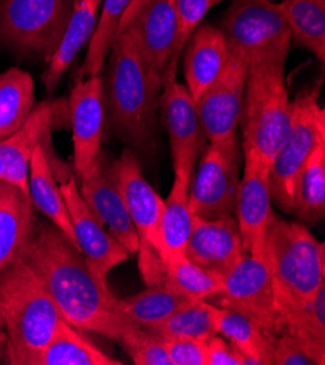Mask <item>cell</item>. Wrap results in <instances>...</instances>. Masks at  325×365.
Returning a JSON list of instances; mask_svg holds the SVG:
<instances>
[{
  "label": "cell",
  "mask_w": 325,
  "mask_h": 365,
  "mask_svg": "<svg viewBox=\"0 0 325 365\" xmlns=\"http://www.w3.org/2000/svg\"><path fill=\"white\" fill-rule=\"evenodd\" d=\"M105 63L104 91L116 133L133 149L152 152L162 92L161 73L140 54L127 34H117Z\"/></svg>",
  "instance_id": "7a4b0ae2"
},
{
  "label": "cell",
  "mask_w": 325,
  "mask_h": 365,
  "mask_svg": "<svg viewBox=\"0 0 325 365\" xmlns=\"http://www.w3.org/2000/svg\"><path fill=\"white\" fill-rule=\"evenodd\" d=\"M119 344L136 365H171L162 341L139 324L127 329Z\"/></svg>",
  "instance_id": "8d00e7d4"
},
{
  "label": "cell",
  "mask_w": 325,
  "mask_h": 365,
  "mask_svg": "<svg viewBox=\"0 0 325 365\" xmlns=\"http://www.w3.org/2000/svg\"><path fill=\"white\" fill-rule=\"evenodd\" d=\"M292 212L306 225H316L325 217V140L321 141L301 169Z\"/></svg>",
  "instance_id": "4dcf8cb0"
},
{
  "label": "cell",
  "mask_w": 325,
  "mask_h": 365,
  "mask_svg": "<svg viewBox=\"0 0 325 365\" xmlns=\"http://www.w3.org/2000/svg\"><path fill=\"white\" fill-rule=\"evenodd\" d=\"M229 54L228 40L219 26L201 22L190 35L181 57L186 88L194 102L221 76Z\"/></svg>",
  "instance_id": "ffe728a7"
},
{
  "label": "cell",
  "mask_w": 325,
  "mask_h": 365,
  "mask_svg": "<svg viewBox=\"0 0 325 365\" xmlns=\"http://www.w3.org/2000/svg\"><path fill=\"white\" fill-rule=\"evenodd\" d=\"M271 365H315L302 346L289 335L279 334L271 345Z\"/></svg>",
  "instance_id": "f35d334b"
},
{
  "label": "cell",
  "mask_w": 325,
  "mask_h": 365,
  "mask_svg": "<svg viewBox=\"0 0 325 365\" xmlns=\"http://www.w3.org/2000/svg\"><path fill=\"white\" fill-rule=\"evenodd\" d=\"M92 2L99 8V6H101V4H102V0H92Z\"/></svg>",
  "instance_id": "b9f144b4"
},
{
  "label": "cell",
  "mask_w": 325,
  "mask_h": 365,
  "mask_svg": "<svg viewBox=\"0 0 325 365\" xmlns=\"http://www.w3.org/2000/svg\"><path fill=\"white\" fill-rule=\"evenodd\" d=\"M319 86L298 95L292 120L281 148L270 163L271 201L284 212H292L298 175L316 145L325 140V109L318 103Z\"/></svg>",
  "instance_id": "ba28073f"
},
{
  "label": "cell",
  "mask_w": 325,
  "mask_h": 365,
  "mask_svg": "<svg viewBox=\"0 0 325 365\" xmlns=\"http://www.w3.org/2000/svg\"><path fill=\"white\" fill-rule=\"evenodd\" d=\"M117 34H127L140 54L162 76L176 43L174 0H130Z\"/></svg>",
  "instance_id": "4fadbf2b"
},
{
  "label": "cell",
  "mask_w": 325,
  "mask_h": 365,
  "mask_svg": "<svg viewBox=\"0 0 325 365\" xmlns=\"http://www.w3.org/2000/svg\"><path fill=\"white\" fill-rule=\"evenodd\" d=\"M191 299L178 293L162 277L158 282L148 285L140 293L119 299V309L129 320L143 329H154Z\"/></svg>",
  "instance_id": "83f0119b"
},
{
  "label": "cell",
  "mask_w": 325,
  "mask_h": 365,
  "mask_svg": "<svg viewBox=\"0 0 325 365\" xmlns=\"http://www.w3.org/2000/svg\"><path fill=\"white\" fill-rule=\"evenodd\" d=\"M159 339L165 346L171 365H206V342L187 338Z\"/></svg>",
  "instance_id": "74e56055"
},
{
  "label": "cell",
  "mask_w": 325,
  "mask_h": 365,
  "mask_svg": "<svg viewBox=\"0 0 325 365\" xmlns=\"http://www.w3.org/2000/svg\"><path fill=\"white\" fill-rule=\"evenodd\" d=\"M69 16L66 0H0V40L50 58Z\"/></svg>",
  "instance_id": "30bf717a"
},
{
  "label": "cell",
  "mask_w": 325,
  "mask_h": 365,
  "mask_svg": "<svg viewBox=\"0 0 325 365\" xmlns=\"http://www.w3.org/2000/svg\"><path fill=\"white\" fill-rule=\"evenodd\" d=\"M111 163L108 155L101 152L92 172L81 180L79 192L104 227H108V233L120 242L131 257L139 250V236L116 185Z\"/></svg>",
  "instance_id": "ac0fdd59"
},
{
  "label": "cell",
  "mask_w": 325,
  "mask_h": 365,
  "mask_svg": "<svg viewBox=\"0 0 325 365\" xmlns=\"http://www.w3.org/2000/svg\"><path fill=\"white\" fill-rule=\"evenodd\" d=\"M0 312L6 334V364L39 365L63 316L19 255L0 272Z\"/></svg>",
  "instance_id": "3957f363"
},
{
  "label": "cell",
  "mask_w": 325,
  "mask_h": 365,
  "mask_svg": "<svg viewBox=\"0 0 325 365\" xmlns=\"http://www.w3.org/2000/svg\"><path fill=\"white\" fill-rule=\"evenodd\" d=\"M70 121L74 134V169L82 180L92 172L102 152L105 91L99 75L79 79L71 89Z\"/></svg>",
  "instance_id": "e0dca14e"
},
{
  "label": "cell",
  "mask_w": 325,
  "mask_h": 365,
  "mask_svg": "<svg viewBox=\"0 0 325 365\" xmlns=\"http://www.w3.org/2000/svg\"><path fill=\"white\" fill-rule=\"evenodd\" d=\"M19 257L37 275L63 319L81 331L119 342L133 323L119 309V297L89 268L82 252L54 225L35 215Z\"/></svg>",
  "instance_id": "6da1fadb"
},
{
  "label": "cell",
  "mask_w": 325,
  "mask_h": 365,
  "mask_svg": "<svg viewBox=\"0 0 325 365\" xmlns=\"http://www.w3.org/2000/svg\"><path fill=\"white\" fill-rule=\"evenodd\" d=\"M216 334L229 341L248 361V365H271L274 338L249 317L210 303Z\"/></svg>",
  "instance_id": "484cf974"
},
{
  "label": "cell",
  "mask_w": 325,
  "mask_h": 365,
  "mask_svg": "<svg viewBox=\"0 0 325 365\" xmlns=\"http://www.w3.org/2000/svg\"><path fill=\"white\" fill-rule=\"evenodd\" d=\"M159 114L169 138L174 172L193 175L209 141L203 133L193 96L176 78L162 82Z\"/></svg>",
  "instance_id": "7c38bea8"
},
{
  "label": "cell",
  "mask_w": 325,
  "mask_h": 365,
  "mask_svg": "<svg viewBox=\"0 0 325 365\" xmlns=\"http://www.w3.org/2000/svg\"><path fill=\"white\" fill-rule=\"evenodd\" d=\"M116 185L124 200L129 215L139 236V268L146 285L158 282L165 274L162 262L161 217L164 200L141 173L133 150L111 163Z\"/></svg>",
  "instance_id": "8992f818"
},
{
  "label": "cell",
  "mask_w": 325,
  "mask_h": 365,
  "mask_svg": "<svg viewBox=\"0 0 325 365\" xmlns=\"http://www.w3.org/2000/svg\"><path fill=\"white\" fill-rule=\"evenodd\" d=\"M129 4L130 0H102L101 14L96 19L95 31L79 70L81 79L96 76L102 71L111 46L117 38L120 19Z\"/></svg>",
  "instance_id": "d6a6232c"
},
{
  "label": "cell",
  "mask_w": 325,
  "mask_h": 365,
  "mask_svg": "<svg viewBox=\"0 0 325 365\" xmlns=\"http://www.w3.org/2000/svg\"><path fill=\"white\" fill-rule=\"evenodd\" d=\"M279 334L292 336L315 365L325 364V282L308 304L279 317Z\"/></svg>",
  "instance_id": "4316f807"
},
{
  "label": "cell",
  "mask_w": 325,
  "mask_h": 365,
  "mask_svg": "<svg viewBox=\"0 0 325 365\" xmlns=\"http://www.w3.org/2000/svg\"><path fill=\"white\" fill-rule=\"evenodd\" d=\"M164 278L178 293L191 300H210L222 288V277L183 257L165 265Z\"/></svg>",
  "instance_id": "e575fe53"
},
{
  "label": "cell",
  "mask_w": 325,
  "mask_h": 365,
  "mask_svg": "<svg viewBox=\"0 0 325 365\" xmlns=\"http://www.w3.org/2000/svg\"><path fill=\"white\" fill-rule=\"evenodd\" d=\"M190 173L174 172V184L164 200L161 217V240L164 265L186 257L187 242L193 229L194 215L189 204Z\"/></svg>",
  "instance_id": "603a6c76"
},
{
  "label": "cell",
  "mask_w": 325,
  "mask_h": 365,
  "mask_svg": "<svg viewBox=\"0 0 325 365\" xmlns=\"http://www.w3.org/2000/svg\"><path fill=\"white\" fill-rule=\"evenodd\" d=\"M159 338H187L207 342L218 335L210 312V303L206 300H190L175 310L168 319L154 329H149Z\"/></svg>",
  "instance_id": "836d02e7"
},
{
  "label": "cell",
  "mask_w": 325,
  "mask_h": 365,
  "mask_svg": "<svg viewBox=\"0 0 325 365\" xmlns=\"http://www.w3.org/2000/svg\"><path fill=\"white\" fill-rule=\"evenodd\" d=\"M28 188L32 207L35 210H39L51 225H54L71 243H74L75 247L79 249L74 235V229H71L67 207L60 185L56 184L53 168L43 145V141L35 148L31 158Z\"/></svg>",
  "instance_id": "cb8c5ba5"
},
{
  "label": "cell",
  "mask_w": 325,
  "mask_h": 365,
  "mask_svg": "<svg viewBox=\"0 0 325 365\" xmlns=\"http://www.w3.org/2000/svg\"><path fill=\"white\" fill-rule=\"evenodd\" d=\"M239 165L241 143L238 135L221 143H207L189 187V204L193 215L214 218L235 212L241 180Z\"/></svg>",
  "instance_id": "9c48e42d"
},
{
  "label": "cell",
  "mask_w": 325,
  "mask_h": 365,
  "mask_svg": "<svg viewBox=\"0 0 325 365\" xmlns=\"http://www.w3.org/2000/svg\"><path fill=\"white\" fill-rule=\"evenodd\" d=\"M263 258L269 267L279 317L308 304L325 282V247L304 223L276 212L266 235Z\"/></svg>",
  "instance_id": "277c9868"
},
{
  "label": "cell",
  "mask_w": 325,
  "mask_h": 365,
  "mask_svg": "<svg viewBox=\"0 0 325 365\" xmlns=\"http://www.w3.org/2000/svg\"><path fill=\"white\" fill-rule=\"evenodd\" d=\"M34 108V79L29 73L18 67L0 73V140L19 130Z\"/></svg>",
  "instance_id": "1f68e13d"
},
{
  "label": "cell",
  "mask_w": 325,
  "mask_h": 365,
  "mask_svg": "<svg viewBox=\"0 0 325 365\" xmlns=\"http://www.w3.org/2000/svg\"><path fill=\"white\" fill-rule=\"evenodd\" d=\"M2 180H4V179H2V176H0V182H2Z\"/></svg>",
  "instance_id": "7bdbcfd3"
},
{
  "label": "cell",
  "mask_w": 325,
  "mask_h": 365,
  "mask_svg": "<svg viewBox=\"0 0 325 365\" xmlns=\"http://www.w3.org/2000/svg\"><path fill=\"white\" fill-rule=\"evenodd\" d=\"M222 2L225 0H174L176 15V43L174 56L162 71V82L176 78L178 61L190 35L203 22L209 11Z\"/></svg>",
  "instance_id": "d590c367"
},
{
  "label": "cell",
  "mask_w": 325,
  "mask_h": 365,
  "mask_svg": "<svg viewBox=\"0 0 325 365\" xmlns=\"http://www.w3.org/2000/svg\"><path fill=\"white\" fill-rule=\"evenodd\" d=\"M296 46L325 63V0H281L279 2Z\"/></svg>",
  "instance_id": "f546056e"
},
{
  "label": "cell",
  "mask_w": 325,
  "mask_h": 365,
  "mask_svg": "<svg viewBox=\"0 0 325 365\" xmlns=\"http://www.w3.org/2000/svg\"><path fill=\"white\" fill-rule=\"evenodd\" d=\"M39 365H123L82 335L64 319L46 346Z\"/></svg>",
  "instance_id": "f1b7e54d"
},
{
  "label": "cell",
  "mask_w": 325,
  "mask_h": 365,
  "mask_svg": "<svg viewBox=\"0 0 325 365\" xmlns=\"http://www.w3.org/2000/svg\"><path fill=\"white\" fill-rule=\"evenodd\" d=\"M248 66L245 58L231 51L221 76L196 101L197 115L209 143L226 141L236 135Z\"/></svg>",
  "instance_id": "5bb4252c"
},
{
  "label": "cell",
  "mask_w": 325,
  "mask_h": 365,
  "mask_svg": "<svg viewBox=\"0 0 325 365\" xmlns=\"http://www.w3.org/2000/svg\"><path fill=\"white\" fill-rule=\"evenodd\" d=\"M284 64L257 61L248 66L239 127L241 150L257 155L270 166L292 120V99L284 81Z\"/></svg>",
  "instance_id": "5b68a950"
},
{
  "label": "cell",
  "mask_w": 325,
  "mask_h": 365,
  "mask_svg": "<svg viewBox=\"0 0 325 365\" xmlns=\"http://www.w3.org/2000/svg\"><path fill=\"white\" fill-rule=\"evenodd\" d=\"M206 365H248V361L229 341L214 335L206 342Z\"/></svg>",
  "instance_id": "ab89813d"
},
{
  "label": "cell",
  "mask_w": 325,
  "mask_h": 365,
  "mask_svg": "<svg viewBox=\"0 0 325 365\" xmlns=\"http://www.w3.org/2000/svg\"><path fill=\"white\" fill-rule=\"evenodd\" d=\"M98 6L92 0H75L61 38L49 58V67L43 75L47 95H53L71 61L89 44L98 19Z\"/></svg>",
  "instance_id": "7402d4cb"
},
{
  "label": "cell",
  "mask_w": 325,
  "mask_h": 365,
  "mask_svg": "<svg viewBox=\"0 0 325 365\" xmlns=\"http://www.w3.org/2000/svg\"><path fill=\"white\" fill-rule=\"evenodd\" d=\"M269 172L270 166L257 155L244 153V173L236 191L234 215L244 252L260 258H263L266 235L274 214L271 210Z\"/></svg>",
  "instance_id": "2e32d148"
},
{
  "label": "cell",
  "mask_w": 325,
  "mask_h": 365,
  "mask_svg": "<svg viewBox=\"0 0 325 365\" xmlns=\"http://www.w3.org/2000/svg\"><path fill=\"white\" fill-rule=\"evenodd\" d=\"M0 364H6V334L2 312H0Z\"/></svg>",
  "instance_id": "60d3db41"
},
{
  "label": "cell",
  "mask_w": 325,
  "mask_h": 365,
  "mask_svg": "<svg viewBox=\"0 0 325 365\" xmlns=\"http://www.w3.org/2000/svg\"><path fill=\"white\" fill-rule=\"evenodd\" d=\"M50 121L51 105L41 102L34 108L19 130L0 140V176L26 195H29L28 179L31 158L35 148L43 141L46 131L50 128Z\"/></svg>",
  "instance_id": "44dd1931"
},
{
  "label": "cell",
  "mask_w": 325,
  "mask_h": 365,
  "mask_svg": "<svg viewBox=\"0 0 325 365\" xmlns=\"http://www.w3.org/2000/svg\"><path fill=\"white\" fill-rule=\"evenodd\" d=\"M35 220L29 195L8 182H0V272L26 243Z\"/></svg>",
  "instance_id": "d4e9b609"
},
{
  "label": "cell",
  "mask_w": 325,
  "mask_h": 365,
  "mask_svg": "<svg viewBox=\"0 0 325 365\" xmlns=\"http://www.w3.org/2000/svg\"><path fill=\"white\" fill-rule=\"evenodd\" d=\"M207 302L249 317L273 338L279 335V314L264 258L245 252L241 261L222 277L219 293Z\"/></svg>",
  "instance_id": "8fae6325"
},
{
  "label": "cell",
  "mask_w": 325,
  "mask_h": 365,
  "mask_svg": "<svg viewBox=\"0 0 325 365\" xmlns=\"http://www.w3.org/2000/svg\"><path fill=\"white\" fill-rule=\"evenodd\" d=\"M60 190L67 207L76 243L96 278L108 285L110 272L126 262L130 253L117 242L98 220L79 192L76 176L69 175Z\"/></svg>",
  "instance_id": "9a60e30c"
},
{
  "label": "cell",
  "mask_w": 325,
  "mask_h": 365,
  "mask_svg": "<svg viewBox=\"0 0 325 365\" xmlns=\"http://www.w3.org/2000/svg\"><path fill=\"white\" fill-rule=\"evenodd\" d=\"M221 29L229 50L251 63H286L292 34L281 6L274 0H229Z\"/></svg>",
  "instance_id": "52a82bcc"
},
{
  "label": "cell",
  "mask_w": 325,
  "mask_h": 365,
  "mask_svg": "<svg viewBox=\"0 0 325 365\" xmlns=\"http://www.w3.org/2000/svg\"><path fill=\"white\" fill-rule=\"evenodd\" d=\"M242 239L234 214L214 218L194 215L186 247V258L196 265L224 277L242 258Z\"/></svg>",
  "instance_id": "d6986e66"
}]
</instances>
